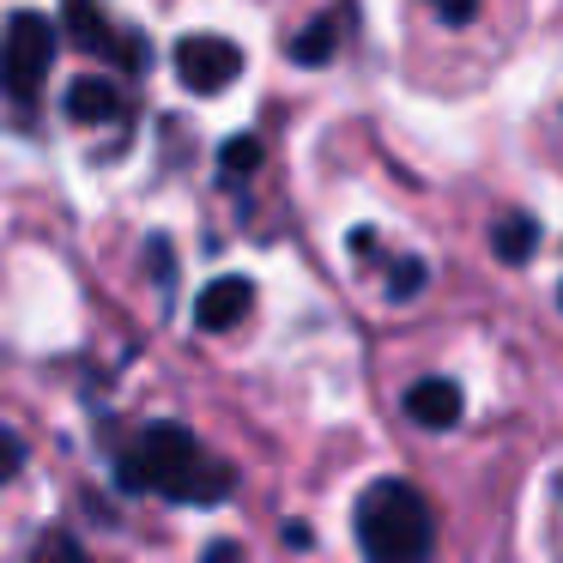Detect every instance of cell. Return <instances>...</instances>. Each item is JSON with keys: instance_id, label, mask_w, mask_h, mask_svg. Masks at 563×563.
<instances>
[{"instance_id": "277c9868", "label": "cell", "mask_w": 563, "mask_h": 563, "mask_svg": "<svg viewBox=\"0 0 563 563\" xmlns=\"http://www.w3.org/2000/svg\"><path fill=\"white\" fill-rule=\"evenodd\" d=\"M62 25H67V43H74V49L103 55V62H115L122 74H140V67L152 62L146 43H140V37H122V31L103 19L98 0H67V7H62Z\"/></svg>"}, {"instance_id": "30bf717a", "label": "cell", "mask_w": 563, "mask_h": 563, "mask_svg": "<svg viewBox=\"0 0 563 563\" xmlns=\"http://www.w3.org/2000/svg\"><path fill=\"white\" fill-rule=\"evenodd\" d=\"M490 249H497V261H509V267L533 261V249H539V224H533V212H503L497 231H490Z\"/></svg>"}, {"instance_id": "5bb4252c", "label": "cell", "mask_w": 563, "mask_h": 563, "mask_svg": "<svg viewBox=\"0 0 563 563\" xmlns=\"http://www.w3.org/2000/svg\"><path fill=\"white\" fill-rule=\"evenodd\" d=\"M418 285H424V267H418V261H400V267H394V279H388V297L400 303V297L418 291Z\"/></svg>"}, {"instance_id": "ba28073f", "label": "cell", "mask_w": 563, "mask_h": 563, "mask_svg": "<svg viewBox=\"0 0 563 563\" xmlns=\"http://www.w3.org/2000/svg\"><path fill=\"white\" fill-rule=\"evenodd\" d=\"M67 115H74V122H122L128 98L110 74H86V79L67 86Z\"/></svg>"}, {"instance_id": "6da1fadb", "label": "cell", "mask_w": 563, "mask_h": 563, "mask_svg": "<svg viewBox=\"0 0 563 563\" xmlns=\"http://www.w3.org/2000/svg\"><path fill=\"white\" fill-rule=\"evenodd\" d=\"M115 478H122V490H134V497L158 490V497H170V503H224L236 490V473L219 461V454L200 449L183 424L140 430L134 449H128L122 466H115Z\"/></svg>"}, {"instance_id": "8fae6325", "label": "cell", "mask_w": 563, "mask_h": 563, "mask_svg": "<svg viewBox=\"0 0 563 563\" xmlns=\"http://www.w3.org/2000/svg\"><path fill=\"white\" fill-rule=\"evenodd\" d=\"M255 164H261V140H255V134H243V140H231V146H224V152H219V170H224V176H231V183H243V176H249V170H255Z\"/></svg>"}, {"instance_id": "5b68a950", "label": "cell", "mask_w": 563, "mask_h": 563, "mask_svg": "<svg viewBox=\"0 0 563 563\" xmlns=\"http://www.w3.org/2000/svg\"><path fill=\"white\" fill-rule=\"evenodd\" d=\"M236 74H243V49L236 43H224V37H183L176 43V79L195 98H219Z\"/></svg>"}, {"instance_id": "7a4b0ae2", "label": "cell", "mask_w": 563, "mask_h": 563, "mask_svg": "<svg viewBox=\"0 0 563 563\" xmlns=\"http://www.w3.org/2000/svg\"><path fill=\"white\" fill-rule=\"evenodd\" d=\"M357 545L376 563H418L437 545V521H430V503L418 497L406 478H376V485L357 497Z\"/></svg>"}, {"instance_id": "3957f363", "label": "cell", "mask_w": 563, "mask_h": 563, "mask_svg": "<svg viewBox=\"0 0 563 563\" xmlns=\"http://www.w3.org/2000/svg\"><path fill=\"white\" fill-rule=\"evenodd\" d=\"M55 49H62V31L43 13H13L7 19V37H0V91L13 103H37L43 79L55 67Z\"/></svg>"}, {"instance_id": "52a82bcc", "label": "cell", "mask_w": 563, "mask_h": 563, "mask_svg": "<svg viewBox=\"0 0 563 563\" xmlns=\"http://www.w3.org/2000/svg\"><path fill=\"white\" fill-rule=\"evenodd\" d=\"M461 388L454 382H442V376H424V382H412L406 388V418H412L418 430H454L461 424Z\"/></svg>"}, {"instance_id": "9c48e42d", "label": "cell", "mask_w": 563, "mask_h": 563, "mask_svg": "<svg viewBox=\"0 0 563 563\" xmlns=\"http://www.w3.org/2000/svg\"><path fill=\"white\" fill-rule=\"evenodd\" d=\"M345 7H333V13H321V19H309V31L303 37H291V62H303V67H321V62H333V49H340V25H345Z\"/></svg>"}, {"instance_id": "8992f818", "label": "cell", "mask_w": 563, "mask_h": 563, "mask_svg": "<svg viewBox=\"0 0 563 563\" xmlns=\"http://www.w3.org/2000/svg\"><path fill=\"white\" fill-rule=\"evenodd\" d=\"M249 309H255V285L249 279H212L207 291L195 297V328L231 333L236 321H249Z\"/></svg>"}, {"instance_id": "9a60e30c", "label": "cell", "mask_w": 563, "mask_h": 563, "mask_svg": "<svg viewBox=\"0 0 563 563\" xmlns=\"http://www.w3.org/2000/svg\"><path fill=\"white\" fill-rule=\"evenodd\" d=\"M37 558H79V539H67V533H43V539H37Z\"/></svg>"}, {"instance_id": "2e32d148", "label": "cell", "mask_w": 563, "mask_h": 563, "mask_svg": "<svg viewBox=\"0 0 563 563\" xmlns=\"http://www.w3.org/2000/svg\"><path fill=\"white\" fill-rule=\"evenodd\" d=\"M558 303H563V291H558Z\"/></svg>"}, {"instance_id": "4fadbf2b", "label": "cell", "mask_w": 563, "mask_h": 563, "mask_svg": "<svg viewBox=\"0 0 563 563\" xmlns=\"http://www.w3.org/2000/svg\"><path fill=\"white\" fill-rule=\"evenodd\" d=\"M19 466H25V442H19L13 430H0V485L19 478Z\"/></svg>"}, {"instance_id": "7c38bea8", "label": "cell", "mask_w": 563, "mask_h": 563, "mask_svg": "<svg viewBox=\"0 0 563 563\" xmlns=\"http://www.w3.org/2000/svg\"><path fill=\"white\" fill-rule=\"evenodd\" d=\"M430 13H437L442 25H473V19H478V0H430Z\"/></svg>"}]
</instances>
